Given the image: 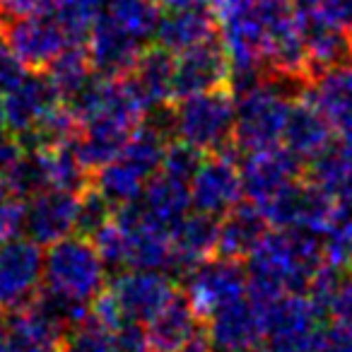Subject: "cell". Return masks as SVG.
Returning <instances> with one entry per match:
<instances>
[{"label":"cell","mask_w":352,"mask_h":352,"mask_svg":"<svg viewBox=\"0 0 352 352\" xmlns=\"http://www.w3.org/2000/svg\"><path fill=\"white\" fill-rule=\"evenodd\" d=\"M147 102L126 75H99L73 99L78 131L73 147L87 169H97L109 162L123 142L142 126Z\"/></svg>","instance_id":"cell-1"},{"label":"cell","mask_w":352,"mask_h":352,"mask_svg":"<svg viewBox=\"0 0 352 352\" xmlns=\"http://www.w3.org/2000/svg\"><path fill=\"white\" fill-rule=\"evenodd\" d=\"M107 270L109 265L99 256L97 246L85 236L73 234L56 241L44 254L41 270L46 304L65 323L80 321L102 297L107 287Z\"/></svg>","instance_id":"cell-2"},{"label":"cell","mask_w":352,"mask_h":352,"mask_svg":"<svg viewBox=\"0 0 352 352\" xmlns=\"http://www.w3.org/2000/svg\"><path fill=\"white\" fill-rule=\"evenodd\" d=\"M246 258L249 292L261 304L289 292H302L323 265L316 236L294 230H268Z\"/></svg>","instance_id":"cell-3"},{"label":"cell","mask_w":352,"mask_h":352,"mask_svg":"<svg viewBox=\"0 0 352 352\" xmlns=\"http://www.w3.org/2000/svg\"><path fill=\"white\" fill-rule=\"evenodd\" d=\"M104 263L111 268H171V232L147 220L133 203L121 206L102 227L92 232Z\"/></svg>","instance_id":"cell-4"},{"label":"cell","mask_w":352,"mask_h":352,"mask_svg":"<svg viewBox=\"0 0 352 352\" xmlns=\"http://www.w3.org/2000/svg\"><path fill=\"white\" fill-rule=\"evenodd\" d=\"M294 99L287 85L275 78H254L241 82L234 97L232 138L244 152L268 150L283 142Z\"/></svg>","instance_id":"cell-5"},{"label":"cell","mask_w":352,"mask_h":352,"mask_svg":"<svg viewBox=\"0 0 352 352\" xmlns=\"http://www.w3.org/2000/svg\"><path fill=\"white\" fill-rule=\"evenodd\" d=\"M166 152L164 133L155 126H140L123 147L97 166V193L111 206H128L140 198L147 182L160 171Z\"/></svg>","instance_id":"cell-6"},{"label":"cell","mask_w":352,"mask_h":352,"mask_svg":"<svg viewBox=\"0 0 352 352\" xmlns=\"http://www.w3.org/2000/svg\"><path fill=\"white\" fill-rule=\"evenodd\" d=\"M174 297L176 285L166 270L123 268L109 292L94 302L92 316L111 331L121 323H147Z\"/></svg>","instance_id":"cell-7"},{"label":"cell","mask_w":352,"mask_h":352,"mask_svg":"<svg viewBox=\"0 0 352 352\" xmlns=\"http://www.w3.org/2000/svg\"><path fill=\"white\" fill-rule=\"evenodd\" d=\"M171 131L198 155L222 152L234 131V97L222 87L179 97L171 111Z\"/></svg>","instance_id":"cell-8"},{"label":"cell","mask_w":352,"mask_h":352,"mask_svg":"<svg viewBox=\"0 0 352 352\" xmlns=\"http://www.w3.org/2000/svg\"><path fill=\"white\" fill-rule=\"evenodd\" d=\"M0 39L25 68L32 70L46 68L65 46L75 41L51 12L3 17Z\"/></svg>","instance_id":"cell-9"},{"label":"cell","mask_w":352,"mask_h":352,"mask_svg":"<svg viewBox=\"0 0 352 352\" xmlns=\"http://www.w3.org/2000/svg\"><path fill=\"white\" fill-rule=\"evenodd\" d=\"M249 292L246 270L236 258H208L188 268L186 273V302L198 316H212L220 309L239 302Z\"/></svg>","instance_id":"cell-10"},{"label":"cell","mask_w":352,"mask_h":352,"mask_svg":"<svg viewBox=\"0 0 352 352\" xmlns=\"http://www.w3.org/2000/svg\"><path fill=\"white\" fill-rule=\"evenodd\" d=\"M44 251L30 236L0 241V311H17L41 289Z\"/></svg>","instance_id":"cell-11"},{"label":"cell","mask_w":352,"mask_h":352,"mask_svg":"<svg viewBox=\"0 0 352 352\" xmlns=\"http://www.w3.org/2000/svg\"><path fill=\"white\" fill-rule=\"evenodd\" d=\"M241 171V191L258 210L268 208L278 196L299 182L302 162L287 147H268V150L246 152Z\"/></svg>","instance_id":"cell-12"},{"label":"cell","mask_w":352,"mask_h":352,"mask_svg":"<svg viewBox=\"0 0 352 352\" xmlns=\"http://www.w3.org/2000/svg\"><path fill=\"white\" fill-rule=\"evenodd\" d=\"M191 206L196 212L210 217H222L239 206L241 196V171L239 164L225 152H212L208 160H201L193 171L191 182Z\"/></svg>","instance_id":"cell-13"},{"label":"cell","mask_w":352,"mask_h":352,"mask_svg":"<svg viewBox=\"0 0 352 352\" xmlns=\"http://www.w3.org/2000/svg\"><path fill=\"white\" fill-rule=\"evenodd\" d=\"M80 193L41 188L25 206V232L39 246L73 236L80 230Z\"/></svg>","instance_id":"cell-14"},{"label":"cell","mask_w":352,"mask_h":352,"mask_svg":"<svg viewBox=\"0 0 352 352\" xmlns=\"http://www.w3.org/2000/svg\"><path fill=\"white\" fill-rule=\"evenodd\" d=\"M208 345L212 352H256L265 340V307L258 299H239L208 316Z\"/></svg>","instance_id":"cell-15"},{"label":"cell","mask_w":352,"mask_h":352,"mask_svg":"<svg viewBox=\"0 0 352 352\" xmlns=\"http://www.w3.org/2000/svg\"><path fill=\"white\" fill-rule=\"evenodd\" d=\"M58 104H63V99L54 92L46 75H34L27 70L15 85L0 92L3 126L10 128L12 135L30 138Z\"/></svg>","instance_id":"cell-16"},{"label":"cell","mask_w":352,"mask_h":352,"mask_svg":"<svg viewBox=\"0 0 352 352\" xmlns=\"http://www.w3.org/2000/svg\"><path fill=\"white\" fill-rule=\"evenodd\" d=\"M307 99L321 111L338 140L352 147V65L336 63L318 70Z\"/></svg>","instance_id":"cell-17"},{"label":"cell","mask_w":352,"mask_h":352,"mask_svg":"<svg viewBox=\"0 0 352 352\" xmlns=\"http://www.w3.org/2000/svg\"><path fill=\"white\" fill-rule=\"evenodd\" d=\"M265 307V340L268 352L292 345L321 323V304L304 292H289Z\"/></svg>","instance_id":"cell-18"},{"label":"cell","mask_w":352,"mask_h":352,"mask_svg":"<svg viewBox=\"0 0 352 352\" xmlns=\"http://www.w3.org/2000/svg\"><path fill=\"white\" fill-rule=\"evenodd\" d=\"M15 316L6 323L8 352H60L63 350L65 321L49 307L27 304L12 311Z\"/></svg>","instance_id":"cell-19"},{"label":"cell","mask_w":352,"mask_h":352,"mask_svg":"<svg viewBox=\"0 0 352 352\" xmlns=\"http://www.w3.org/2000/svg\"><path fill=\"white\" fill-rule=\"evenodd\" d=\"M87 58L92 63V70L99 75H128L138 56L142 54L145 44L123 32L116 22H111L107 15H99L97 22L89 27L87 34Z\"/></svg>","instance_id":"cell-20"},{"label":"cell","mask_w":352,"mask_h":352,"mask_svg":"<svg viewBox=\"0 0 352 352\" xmlns=\"http://www.w3.org/2000/svg\"><path fill=\"white\" fill-rule=\"evenodd\" d=\"M232 78L230 60L222 51L220 41H208L196 49H188L174 58V94L186 97V94L208 92V89H220Z\"/></svg>","instance_id":"cell-21"},{"label":"cell","mask_w":352,"mask_h":352,"mask_svg":"<svg viewBox=\"0 0 352 352\" xmlns=\"http://www.w3.org/2000/svg\"><path fill=\"white\" fill-rule=\"evenodd\" d=\"M215 32L217 17L208 10V6H176L160 15L155 39L171 56H179L212 41Z\"/></svg>","instance_id":"cell-22"},{"label":"cell","mask_w":352,"mask_h":352,"mask_svg":"<svg viewBox=\"0 0 352 352\" xmlns=\"http://www.w3.org/2000/svg\"><path fill=\"white\" fill-rule=\"evenodd\" d=\"M186 176H179L174 171H166L160 166L155 176L147 182L145 191L140 193L133 206L155 225L164 230H174L191 210V188H188Z\"/></svg>","instance_id":"cell-23"},{"label":"cell","mask_w":352,"mask_h":352,"mask_svg":"<svg viewBox=\"0 0 352 352\" xmlns=\"http://www.w3.org/2000/svg\"><path fill=\"white\" fill-rule=\"evenodd\" d=\"M145 333L152 352H182L188 342H193L201 336L198 314L193 311V307L186 299L176 294L169 304H164L147 321Z\"/></svg>","instance_id":"cell-24"},{"label":"cell","mask_w":352,"mask_h":352,"mask_svg":"<svg viewBox=\"0 0 352 352\" xmlns=\"http://www.w3.org/2000/svg\"><path fill=\"white\" fill-rule=\"evenodd\" d=\"M333 128L321 116L316 107L307 97L302 102H294V109L289 113L287 128H285L283 142L299 162H311L323 150L333 145Z\"/></svg>","instance_id":"cell-25"},{"label":"cell","mask_w":352,"mask_h":352,"mask_svg":"<svg viewBox=\"0 0 352 352\" xmlns=\"http://www.w3.org/2000/svg\"><path fill=\"white\" fill-rule=\"evenodd\" d=\"M217 254V217L188 212L171 230V263L176 268H193Z\"/></svg>","instance_id":"cell-26"},{"label":"cell","mask_w":352,"mask_h":352,"mask_svg":"<svg viewBox=\"0 0 352 352\" xmlns=\"http://www.w3.org/2000/svg\"><path fill=\"white\" fill-rule=\"evenodd\" d=\"M268 230V220L258 208L236 206L217 222V251L227 258H246Z\"/></svg>","instance_id":"cell-27"},{"label":"cell","mask_w":352,"mask_h":352,"mask_svg":"<svg viewBox=\"0 0 352 352\" xmlns=\"http://www.w3.org/2000/svg\"><path fill=\"white\" fill-rule=\"evenodd\" d=\"M131 82L142 94L147 107H162L174 94V56L164 51L162 46L157 49H142L138 60L133 63L128 73Z\"/></svg>","instance_id":"cell-28"},{"label":"cell","mask_w":352,"mask_h":352,"mask_svg":"<svg viewBox=\"0 0 352 352\" xmlns=\"http://www.w3.org/2000/svg\"><path fill=\"white\" fill-rule=\"evenodd\" d=\"M309 184L340 206H352V147L338 142L311 160Z\"/></svg>","instance_id":"cell-29"},{"label":"cell","mask_w":352,"mask_h":352,"mask_svg":"<svg viewBox=\"0 0 352 352\" xmlns=\"http://www.w3.org/2000/svg\"><path fill=\"white\" fill-rule=\"evenodd\" d=\"M92 63L87 58L85 46H80L78 41L68 44L49 65H46V80L51 82L54 92L58 94L63 102H73L80 92L85 89V85L92 80Z\"/></svg>","instance_id":"cell-30"},{"label":"cell","mask_w":352,"mask_h":352,"mask_svg":"<svg viewBox=\"0 0 352 352\" xmlns=\"http://www.w3.org/2000/svg\"><path fill=\"white\" fill-rule=\"evenodd\" d=\"M104 15L116 22L123 32L147 44L155 39L157 22H160V6L157 0H107Z\"/></svg>","instance_id":"cell-31"},{"label":"cell","mask_w":352,"mask_h":352,"mask_svg":"<svg viewBox=\"0 0 352 352\" xmlns=\"http://www.w3.org/2000/svg\"><path fill=\"white\" fill-rule=\"evenodd\" d=\"M347 41L350 36L342 32L333 30L321 22L307 20V65L309 73H318L323 68H331L336 63H342V58L347 56Z\"/></svg>","instance_id":"cell-32"},{"label":"cell","mask_w":352,"mask_h":352,"mask_svg":"<svg viewBox=\"0 0 352 352\" xmlns=\"http://www.w3.org/2000/svg\"><path fill=\"white\" fill-rule=\"evenodd\" d=\"M270 352H352V323L342 318H336L333 323H318L302 340Z\"/></svg>","instance_id":"cell-33"},{"label":"cell","mask_w":352,"mask_h":352,"mask_svg":"<svg viewBox=\"0 0 352 352\" xmlns=\"http://www.w3.org/2000/svg\"><path fill=\"white\" fill-rule=\"evenodd\" d=\"M107 8V0H56L51 15L63 25L70 39H82L89 27L97 22V17Z\"/></svg>","instance_id":"cell-34"},{"label":"cell","mask_w":352,"mask_h":352,"mask_svg":"<svg viewBox=\"0 0 352 352\" xmlns=\"http://www.w3.org/2000/svg\"><path fill=\"white\" fill-rule=\"evenodd\" d=\"M73 333L63 340L60 352H113L111 328L94 316H85L73 323Z\"/></svg>","instance_id":"cell-35"},{"label":"cell","mask_w":352,"mask_h":352,"mask_svg":"<svg viewBox=\"0 0 352 352\" xmlns=\"http://www.w3.org/2000/svg\"><path fill=\"white\" fill-rule=\"evenodd\" d=\"M25 232V203L0 176V241Z\"/></svg>","instance_id":"cell-36"},{"label":"cell","mask_w":352,"mask_h":352,"mask_svg":"<svg viewBox=\"0 0 352 352\" xmlns=\"http://www.w3.org/2000/svg\"><path fill=\"white\" fill-rule=\"evenodd\" d=\"M113 352H152L145 328L140 323H121L111 331Z\"/></svg>","instance_id":"cell-37"},{"label":"cell","mask_w":352,"mask_h":352,"mask_svg":"<svg viewBox=\"0 0 352 352\" xmlns=\"http://www.w3.org/2000/svg\"><path fill=\"white\" fill-rule=\"evenodd\" d=\"M326 309H331L336 318L352 323V270L345 275H338V283L333 287L331 297H328Z\"/></svg>","instance_id":"cell-38"},{"label":"cell","mask_w":352,"mask_h":352,"mask_svg":"<svg viewBox=\"0 0 352 352\" xmlns=\"http://www.w3.org/2000/svg\"><path fill=\"white\" fill-rule=\"evenodd\" d=\"M22 160V147L12 133L0 128V176H6Z\"/></svg>","instance_id":"cell-39"},{"label":"cell","mask_w":352,"mask_h":352,"mask_svg":"<svg viewBox=\"0 0 352 352\" xmlns=\"http://www.w3.org/2000/svg\"><path fill=\"white\" fill-rule=\"evenodd\" d=\"M182 352H212V347L208 345V340H206V338H201V336H198L196 340H193V342H188V345L184 347Z\"/></svg>","instance_id":"cell-40"},{"label":"cell","mask_w":352,"mask_h":352,"mask_svg":"<svg viewBox=\"0 0 352 352\" xmlns=\"http://www.w3.org/2000/svg\"><path fill=\"white\" fill-rule=\"evenodd\" d=\"M162 3L169 8H176V6H210L215 0H162Z\"/></svg>","instance_id":"cell-41"},{"label":"cell","mask_w":352,"mask_h":352,"mask_svg":"<svg viewBox=\"0 0 352 352\" xmlns=\"http://www.w3.org/2000/svg\"><path fill=\"white\" fill-rule=\"evenodd\" d=\"M0 352H8V333H6V323L0 321Z\"/></svg>","instance_id":"cell-42"},{"label":"cell","mask_w":352,"mask_h":352,"mask_svg":"<svg viewBox=\"0 0 352 352\" xmlns=\"http://www.w3.org/2000/svg\"><path fill=\"white\" fill-rule=\"evenodd\" d=\"M347 56H350V65H352V34H350V41H347Z\"/></svg>","instance_id":"cell-43"},{"label":"cell","mask_w":352,"mask_h":352,"mask_svg":"<svg viewBox=\"0 0 352 352\" xmlns=\"http://www.w3.org/2000/svg\"><path fill=\"white\" fill-rule=\"evenodd\" d=\"M0 128H3V107H0Z\"/></svg>","instance_id":"cell-44"}]
</instances>
